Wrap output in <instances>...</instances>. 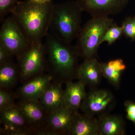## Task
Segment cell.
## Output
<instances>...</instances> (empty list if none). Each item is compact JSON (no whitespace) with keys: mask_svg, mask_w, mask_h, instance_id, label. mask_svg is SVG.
I'll return each mask as SVG.
<instances>
[{"mask_svg":"<svg viewBox=\"0 0 135 135\" xmlns=\"http://www.w3.org/2000/svg\"><path fill=\"white\" fill-rule=\"evenodd\" d=\"M54 4L19 1L12 9L11 16L30 45L42 41L49 32Z\"/></svg>","mask_w":135,"mask_h":135,"instance_id":"cell-1","label":"cell"},{"mask_svg":"<svg viewBox=\"0 0 135 135\" xmlns=\"http://www.w3.org/2000/svg\"><path fill=\"white\" fill-rule=\"evenodd\" d=\"M83 12L76 1L54 4L49 32L61 40L71 43L82 28Z\"/></svg>","mask_w":135,"mask_h":135,"instance_id":"cell-2","label":"cell"},{"mask_svg":"<svg viewBox=\"0 0 135 135\" xmlns=\"http://www.w3.org/2000/svg\"><path fill=\"white\" fill-rule=\"evenodd\" d=\"M114 22L109 16L92 17L82 27L75 46L78 55L85 59L95 57L107 29Z\"/></svg>","mask_w":135,"mask_h":135,"instance_id":"cell-3","label":"cell"},{"mask_svg":"<svg viewBox=\"0 0 135 135\" xmlns=\"http://www.w3.org/2000/svg\"><path fill=\"white\" fill-rule=\"evenodd\" d=\"M45 46L48 62L56 73L68 76L74 71L78 55L75 46L54 36L50 32L45 36Z\"/></svg>","mask_w":135,"mask_h":135,"instance_id":"cell-4","label":"cell"},{"mask_svg":"<svg viewBox=\"0 0 135 135\" xmlns=\"http://www.w3.org/2000/svg\"><path fill=\"white\" fill-rule=\"evenodd\" d=\"M46 51L42 41L29 45L18 58L21 76L27 77L41 72L46 64Z\"/></svg>","mask_w":135,"mask_h":135,"instance_id":"cell-5","label":"cell"},{"mask_svg":"<svg viewBox=\"0 0 135 135\" xmlns=\"http://www.w3.org/2000/svg\"><path fill=\"white\" fill-rule=\"evenodd\" d=\"M0 30V43L17 57L30 44L11 16L5 18Z\"/></svg>","mask_w":135,"mask_h":135,"instance_id":"cell-6","label":"cell"},{"mask_svg":"<svg viewBox=\"0 0 135 135\" xmlns=\"http://www.w3.org/2000/svg\"><path fill=\"white\" fill-rule=\"evenodd\" d=\"M129 0H76L83 12L92 17L118 15L127 6Z\"/></svg>","mask_w":135,"mask_h":135,"instance_id":"cell-7","label":"cell"},{"mask_svg":"<svg viewBox=\"0 0 135 135\" xmlns=\"http://www.w3.org/2000/svg\"><path fill=\"white\" fill-rule=\"evenodd\" d=\"M113 101V96L106 90H94L86 95L80 107L85 114L89 116L103 112Z\"/></svg>","mask_w":135,"mask_h":135,"instance_id":"cell-8","label":"cell"},{"mask_svg":"<svg viewBox=\"0 0 135 135\" xmlns=\"http://www.w3.org/2000/svg\"><path fill=\"white\" fill-rule=\"evenodd\" d=\"M1 112V122L5 126L7 133L13 135L26 133L23 128L27 120L18 107L13 105Z\"/></svg>","mask_w":135,"mask_h":135,"instance_id":"cell-9","label":"cell"},{"mask_svg":"<svg viewBox=\"0 0 135 135\" xmlns=\"http://www.w3.org/2000/svg\"><path fill=\"white\" fill-rule=\"evenodd\" d=\"M86 95L84 84L82 81L68 82L64 91L65 106L75 112L80 107Z\"/></svg>","mask_w":135,"mask_h":135,"instance_id":"cell-10","label":"cell"},{"mask_svg":"<svg viewBox=\"0 0 135 135\" xmlns=\"http://www.w3.org/2000/svg\"><path fill=\"white\" fill-rule=\"evenodd\" d=\"M77 73L80 81L84 84H98L103 76L101 63L95 57L85 59L77 68Z\"/></svg>","mask_w":135,"mask_h":135,"instance_id":"cell-11","label":"cell"},{"mask_svg":"<svg viewBox=\"0 0 135 135\" xmlns=\"http://www.w3.org/2000/svg\"><path fill=\"white\" fill-rule=\"evenodd\" d=\"M39 100L44 108L50 113L65 106L64 91L57 84L49 86Z\"/></svg>","mask_w":135,"mask_h":135,"instance_id":"cell-12","label":"cell"},{"mask_svg":"<svg viewBox=\"0 0 135 135\" xmlns=\"http://www.w3.org/2000/svg\"><path fill=\"white\" fill-rule=\"evenodd\" d=\"M51 80L49 75L36 77L21 88V95L25 99L38 100L49 86Z\"/></svg>","mask_w":135,"mask_h":135,"instance_id":"cell-13","label":"cell"},{"mask_svg":"<svg viewBox=\"0 0 135 135\" xmlns=\"http://www.w3.org/2000/svg\"><path fill=\"white\" fill-rule=\"evenodd\" d=\"M70 133L74 135H99L98 121L92 116L75 113Z\"/></svg>","mask_w":135,"mask_h":135,"instance_id":"cell-14","label":"cell"},{"mask_svg":"<svg viewBox=\"0 0 135 135\" xmlns=\"http://www.w3.org/2000/svg\"><path fill=\"white\" fill-rule=\"evenodd\" d=\"M75 114L74 112L64 107L50 113L49 119L50 126L55 130L70 131L74 120Z\"/></svg>","mask_w":135,"mask_h":135,"instance_id":"cell-15","label":"cell"},{"mask_svg":"<svg viewBox=\"0 0 135 135\" xmlns=\"http://www.w3.org/2000/svg\"><path fill=\"white\" fill-rule=\"evenodd\" d=\"M98 121L99 135H122L125 134L124 123L119 116H105Z\"/></svg>","mask_w":135,"mask_h":135,"instance_id":"cell-16","label":"cell"},{"mask_svg":"<svg viewBox=\"0 0 135 135\" xmlns=\"http://www.w3.org/2000/svg\"><path fill=\"white\" fill-rule=\"evenodd\" d=\"M18 107L27 121L30 123H38L44 118V107L38 100L25 99Z\"/></svg>","mask_w":135,"mask_h":135,"instance_id":"cell-17","label":"cell"},{"mask_svg":"<svg viewBox=\"0 0 135 135\" xmlns=\"http://www.w3.org/2000/svg\"><path fill=\"white\" fill-rule=\"evenodd\" d=\"M102 75L114 85L119 84L122 73L126 65L122 59L118 58L101 63Z\"/></svg>","mask_w":135,"mask_h":135,"instance_id":"cell-18","label":"cell"},{"mask_svg":"<svg viewBox=\"0 0 135 135\" xmlns=\"http://www.w3.org/2000/svg\"><path fill=\"white\" fill-rule=\"evenodd\" d=\"M0 65L1 86L3 88L12 86L16 80L18 66L11 60Z\"/></svg>","mask_w":135,"mask_h":135,"instance_id":"cell-19","label":"cell"},{"mask_svg":"<svg viewBox=\"0 0 135 135\" xmlns=\"http://www.w3.org/2000/svg\"><path fill=\"white\" fill-rule=\"evenodd\" d=\"M123 35L121 26H119L114 22L104 34L101 40V44L104 42H107L109 46H110L120 38Z\"/></svg>","mask_w":135,"mask_h":135,"instance_id":"cell-20","label":"cell"},{"mask_svg":"<svg viewBox=\"0 0 135 135\" xmlns=\"http://www.w3.org/2000/svg\"><path fill=\"white\" fill-rule=\"evenodd\" d=\"M123 30V35L135 41V15L126 17L122 21L121 25Z\"/></svg>","mask_w":135,"mask_h":135,"instance_id":"cell-21","label":"cell"},{"mask_svg":"<svg viewBox=\"0 0 135 135\" xmlns=\"http://www.w3.org/2000/svg\"><path fill=\"white\" fill-rule=\"evenodd\" d=\"M18 0H0V22L2 23L5 17L11 13Z\"/></svg>","mask_w":135,"mask_h":135,"instance_id":"cell-22","label":"cell"},{"mask_svg":"<svg viewBox=\"0 0 135 135\" xmlns=\"http://www.w3.org/2000/svg\"><path fill=\"white\" fill-rule=\"evenodd\" d=\"M12 95L5 91H0V110H3L12 106Z\"/></svg>","mask_w":135,"mask_h":135,"instance_id":"cell-23","label":"cell"},{"mask_svg":"<svg viewBox=\"0 0 135 135\" xmlns=\"http://www.w3.org/2000/svg\"><path fill=\"white\" fill-rule=\"evenodd\" d=\"M125 107L127 119L135 126V103L133 101H127L125 103Z\"/></svg>","mask_w":135,"mask_h":135,"instance_id":"cell-24","label":"cell"},{"mask_svg":"<svg viewBox=\"0 0 135 135\" xmlns=\"http://www.w3.org/2000/svg\"><path fill=\"white\" fill-rule=\"evenodd\" d=\"M13 55L7 49L0 43V65L11 61V57Z\"/></svg>","mask_w":135,"mask_h":135,"instance_id":"cell-25","label":"cell"},{"mask_svg":"<svg viewBox=\"0 0 135 135\" xmlns=\"http://www.w3.org/2000/svg\"><path fill=\"white\" fill-rule=\"evenodd\" d=\"M32 1L36 3H40V4H44L50 2L53 0H31Z\"/></svg>","mask_w":135,"mask_h":135,"instance_id":"cell-26","label":"cell"},{"mask_svg":"<svg viewBox=\"0 0 135 135\" xmlns=\"http://www.w3.org/2000/svg\"></svg>","mask_w":135,"mask_h":135,"instance_id":"cell-27","label":"cell"}]
</instances>
